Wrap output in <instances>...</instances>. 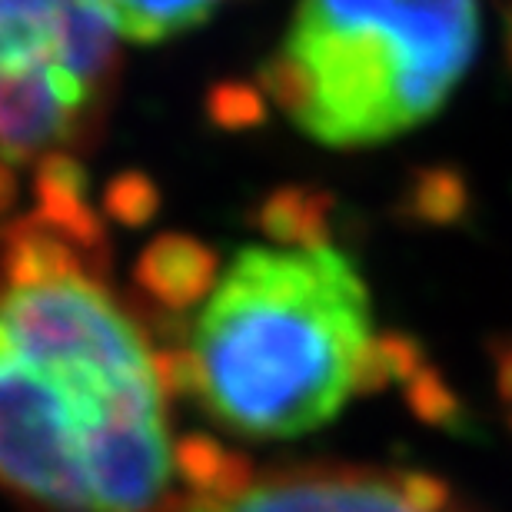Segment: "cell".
Listing matches in <instances>:
<instances>
[{
    "instance_id": "6da1fadb",
    "label": "cell",
    "mask_w": 512,
    "mask_h": 512,
    "mask_svg": "<svg viewBox=\"0 0 512 512\" xmlns=\"http://www.w3.org/2000/svg\"><path fill=\"white\" fill-rule=\"evenodd\" d=\"M370 340V290L343 250L247 247L193 323L197 399L250 439L313 433L356 393Z\"/></svg>"
},
{
    "instance_id": "7a4b0ae2",
    "label": "cell",
    "mask_w": 512,
    "mask_h": 512,
    "mask_svg": "<svg viewBox=\"0 0 512 512\" xmlns=\"http://www.w3.org/2000/svg\"><path fill=\"white\" fill-rule=\"evenodd\" d=\"M150 346L30 353L0 336V486L54 512H153L173 473Z\"/></svg>"
},
{
    "instance_id": "3957f363",
    "label": "cell",
    "mask_w": 512,
    "mask_h": 512,
    "mask_svg": "<svg viewBox=\"0 0 512 512\" xmlns=\"http://www.w3.org/2000/svg\"><path fill=\"white\" fill-rule=\"evenodd\" d=\"M476 44V0H300L260 90L323 147H376L446 107Z\"/></svg>"
},
{
    "instance_id": "277c9868",
    "label": "cell",
    "mask_w": 512,
    "mask_h": 512,
    "mask_svg": "<svg viewBox=\"0 0 512 512\" xmlns=\"http://www.w3.org/2000/svg\"><path fill=\"white\" fill-rule=\"evenodd\" d=\"M104 107L47 54L0 64V160H40L54 147L84 143Z\"/></svg>"
},
{
    "instance_id": "5b68a950",
    "label": "cell",
    "mask_w": 512,
    "mask_h": 512,
    "mask_svg": "<svg viewBox=\"0 0 512 512\" xmlns=\"http://www.w3.org/2000/svg\"><path fill=\"white\" fill-rule=\"evenodd\" d=\"M163 512H423L399 493L396 476L366 469L280 473L220 499H183ZM456 512V509H446Z\"/></svg>"
},
{
    "instance_id": "8992f818",
    "label": "cell",
    "mask_w": 512,
    "mask_h": 512,
    "mask_svg": "<svg viewBox=\"0 0 512 512\" xmlns=\"http://www.w3.org/2000/svg\"><path fill=\"white\" fill-rule=\"evenodd\" d=\"M220 260L207 243L190 233H160L133 266V280L163 310L183 313L207 303L217 290Z\"/></svg>"
},
{
    "instance_id": "52a82bcc",
    "label": "cell",
    "mask_w": 512,
    "mask_h": 512,
    "mask_svg": "<svg viewBox=\"0 0 512 512\" xmlns=\"http://www.w3.org/2000/svg\"><path fill=\"white\" fill-rule=\"evenodd\" d=\"M117 37L120 34L100 10L90 7L87 0H70V7L60 14L54 34L47 40L44 54L57 67H64L67 74H74L80 87L104 107L120 67Z\"/></svg>"
},
{
    "instance_id": "ba28073f",
    "label": "cell",
    "mask_w": 512,
    "mask_h": 512,
    "mask_svg": "<svg viewBox=\"0 0 512 512\" xmlns=\"http://www.w3.org/2000/svg\"><path fill=\"white\" fill-rule=\"evenodd\" d=\"M34 217L70 237L87 256L107 253V227L87 200V170L70 153H47L34 173Z\"/></svg>"
},
{
    "instance_id": "9c48e42d",
    "label": "cell",
    "mask_w": 512,
    "mask_h": 512,
    "mask_svg": "<svg viewBox=\"0 0 512 512\" xmlns=\"http://www.w3.org/2000/svg\"><path fill=\"white\" fill-rule=\"evenodd\" d=\"M87 273V253L34 213L0 230V283L30 286Z\"/></svg>"
},
{
    "instance_id": "30bf717a",
    "label": "cell",
    "mask_w": 512,
    "mask_h": 512,
    "mask_svg": "<svg viewBox=\"0 0 512 512\" xmlns=\"http://www.w3.org/2000/svg\"><path fill=\"white\" fill-rule=\"evenodd\" d=\"M336 200L326 190L316 187H280L266 193V200L256 210V227L263 237L286 250H313L330 243Z\"/></svg>"
},
{
    "instance_id": "8fae6325",
    "label": "cell",
    "mask_w": 512,
    "mask_h": 512,
    "mask_svg": "<svg viewBox=\"0 0 512 512\" xmlns=\"http://www.w3.org/2000/svg\"><path fill=\"white\" fill-rule=\"evenodd\" d=\"M133 44H163L207 24L223 0H87Z\"/></svg>"
},
{
    "instance_id": "7c38bea8",
    "label": "cell",
    "mask_w": 512,
    "mask_h": 512,
    "mask_svg": "<svg viewBox=\"0 0 512 512\" xmlns=\"http://www.w3.org/2000/svg\"><path fill=\"white\" fill-rule=\"evenodd\" d=\"M173 469L190 486V493L203 499L233 496L253 483L250 459L230 453L207 433H187L173 443Z\"/></svg>"
},
{
    "instance_id": "4fadbf2b",
    "label": "cell",
    "mask_w": 512,
    "mask_h": 512,
    "mask_svg": "<svg viewBox=\"0 0 512 512\" xmlns=\"http://www.w3.org/2000/svg\"><path fill=\"white\" fill-rule=\"evenodd\" d=\"M469 210V183L453 167H423L403 193V213L426 227H453Z\"/></svg>"
},
{
    "instance_id": "5bb4252c",
    "label": "cell",
    "mask_w": 512,
    "mask_h": 512,
    "mask_svg": "<svg viewBox=\"0 0 512 512\" xmlns=\"http://www.w3.org/2000/svg\"><path fill=\"white\" fill-rule=\"evenodd\" d=\"M70 0H0V64L44 54Z\"/></svg>"
},
{
    "instance_id": "9a60e30c",
    "label": "cell",
    "mask_w": 512,
    "mask_h": 512,
    "mask_svg": "<svg viewBox=\"0 0 512 512\" xmlns=\"http://www.w3.org/2000/svg\"><path fill=\"white\" fill-rule=\"evenodd\" d=\"M426 366L423 343L403 330L373 333L366 346L360 373H356V393H380L393 383H409Z\"/></svg>"
},
{
    "instance_id": "2e32d148",
    "label": "cell",
    "mask_w": 512,
    "mask_h": 512,
    "mask_svg": "<svg viewBox=\"0 0 512 512\" xmlns=\"http://www.w3.org/2000/svg\"><path fill=\"white\" fill-rule=\"evenodd\" d=\"M104 213L120 227H147L160 213V190L143 170H124L104 187Z\"/></svg>"
},
{
    "instance_id": "e0dca14e",
    "label": "cell",
    "mask_w": 512,
    "mask_h": 512,
    "mask_svg": "<svg viewBox=\"0 0 512 512\" xmlns=\"http://www.w3.org/2000/svg\"><path fill=\"white\" fill-rule=\"evenodd\" d=\"M406 406L413 409L419 423L436 429H459L463 426V399L456 389L443 380V373L433 366H423L413 380L406 383Z\"/></svg>"
},
{
    "instance_id": "ac0fdd59",
    "label": "cell",
    "mask_w": 512,
    "mask_h": 512,
    "mask_svg": "<svg viewBox=\"0 0 512 512\" xmlns=\"http://www.w3.org/2000/svg\"><path fill=\"white\" fill-rule=\"evenodd\" d=\"M210 124L227 133L260 127L266 120V94L253 84H217L207 94Z\"/></svg>"
},
{
    "instance_id": "d6986e66",
    "label": "cell",
    "mask_w": 512,
    "mask_h": 512,
    "mask_svg": "<svg viewBox=\"0 0 512 512\" xmlns=\"http://www.w3.org/2000/svg\"><path fill=\"white\" fill-rule=\"evenodd\" d=\"M399 493L406 496V503H413L423 512H446L453 509V489H449L439 476L429 473H396Z\"/></svg>"
},
{
    "instance_id": "ffe728a7",
    "label": "cell",
    "mask_w": 512,
    "mask_h": 512,
    "mask_svg": "<svg viewBox=\"0 0 512 512\" xmlns=\"http://www.w3.org/2000/svg\"><path fill=\"white\" fill-rule=\"evenodd\" d=\"M496 386H499V396L512 403V343H506L503 350L496 353Z\"/></svg>"
},
{
    "instance_id": "44dd1931",
    "label": "cell",
    "mask_w": 512,
    "mask_h": 512,
    "mask_svg": "<svg viewBox=\"0 0 512 512\" xmlns=\"http://www.w3.org/2000/svg\"><path fill=\"white\" fill-rule=\"evenodd\" d=\"M506 50H509V64H512V7L506 10Z\"/></svg>"
}]
</instances>
